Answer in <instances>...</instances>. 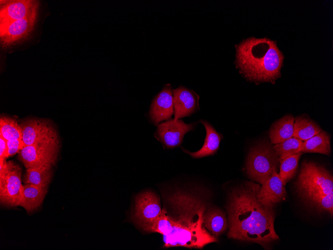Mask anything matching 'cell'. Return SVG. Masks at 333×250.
Listing matches in <instances>:
<instances>
[{"mask_svg": "<svg viewBox=\"0 0 333 250\" xmlns=\"http://www.w3.org/2000/svg\"><path fill=\"white\" fill-rule=\"evenodd\" d=\"M261 188L253 182H246L229 193L226 206L227 237L267 249L279 237L274 228L275 204L260 196Z\"/></svg>", "mask_w": 333, "mask_h": 250, "instance_id": "6da1fadb", "label": "cell"}, {"mask_svg": "<svg viewBox=\"0 0 333 250\" xmlns=\"http://www.w3.org/2000/svg\"><path fill=\"white\" fill-rule=\"evenodd\" d=\"M207 207L205 199L194 192L177 190L168 196L163 208L166 217L162 235L164 247L201 249L217 242L203 226Z\"/></svg>", "mask_w": 333, "mask_h": 250, "instance_id": "7a4b0ae2", "label": "cell"}, {"mask_svg": "<svg viewBox=\"0 0 333 250\" xmlns=\"http://www.w3.org/2000/svg\"><path fill=\"white\" fill-rule=\"evenodd\" d=\"M283 58L276 42L268 38L249 37L236 46V66L252 81L275 80L280 74Z\"/></svg>", "mask_w": 333, "mask_h": 250, "instance_id": "3957f363", "label": "cell"}, {"mask_svg": "<svg viewBox=\"0 0 333 250\" xmlns=\"http://www.w3.org/2000/svg\"><path fill=\"white\" fill-rule=\"evenodd\" d=\"M299 196L308 205L315 199L333 193V178L324 167L305 161L295 183Z\"/></svg>", "mask_w": 333, "mask_h": 250, "instance_id": "277c9868", "label": "cell"}, {"mask_svg": "<svg viewBox=\"0 0 333 250\" xmlns=\"http://www.w3.org/2000/svg\"><path fill=\"white\" fill-rule=\"evenodd\" d=\"M280 160L268 141H264L252 148L246 162V171L249 177L263 185L277 170Z\"/></svg>", "mask_w": 333, "mask_h": 250, "instance_id": "5b68a950", "label": "cell"}, {"mask_svg": "<svg viewBox=\"0 0 333 250\" xmlns=\"http://www.w3.org/2000/svg\"><path fill=\"white\" fill-rule=\"evenodd\" d=\"M22 186L20 168L12 162L0 166V200L2 204L9 207L19 206L22 197Z\"/></svg>", "mask_w": 333, "mask_h": 250, "instance_id": "8992f818", "label": "cell"}, {"mask_svg": "<svg viewBox=\"0 0 333 250\" xmlns=\"http://www.w3.org/2000/svg\"><path fill=\"white\" fill-rule=\"evenodd\" d=\"M59 141H49L25 146L19 152L26 169L42 166L51 167L56 160Z\"/></svg>", "mask_w": 333, "mask_h": 250, "instance_id": "52a82bcc", "label": "cell"}, {"mask_svg": "<svg viewBox=\"0 0 333 250\" xmlns=\"http://www.w3.org/2000/svg\"><path fill=\"white\" fill-rule=\"evenodd\" d=\"M162 212L159 196L151 191H146L136 197L132 220L141 228L155 221Z\"/></svg>", "mask_w": 333, "mask_h": 250, "instance_id": "ba28073f", "label": "cell"}, {"mask_svg": "<svg viewBox=\"0 0 333 250\" xmlns=\"http://www.w3.org/2000/svg\"><path fill=\"white\" fill-rule=\"evenodd\" d=\"M37 15L0 25V42L6 49L23 41L32 33Z\"/></svg>", "mask_w": 333, "mask_h": 250, "instance_id": "9c48e42d", "label": "cell"}, {"mask_svg": "<svg viewBox=\"0 0 333 250\" xmlns=\"http://www.w3.org/2000/svg\"><path fill=\"white\" fill-rule=\"evenodd\" d=\"M39 3L32 0H0V25L37 15Z\"/></svg>", "mask_w": 333, "mask_h": 250, "instance_id": "30bf717a", "label": "cell"}, {"mask_svg": "<svg viewBox=\"0 0 333 250\" xmlns=\"http://www.w3.org/2000/svg\"><path fill=\"white\" fill-rule=\"evenodd\" d=\"M195 124H186L180 119H169L158 125L157 135L165 146L172 148L180 145L184 135L192 130Z\"/></svg>", "mask_w": 333, "mask_h": 250, "instance_id": "8fae6325", "label": "cell"}, {"mask_svg": "<svg viewBox=\"0 0 333 250\" xmlns=\"http://www.w3.org/2000/svg\"><path fill=\"white\" fill-rule=\"evenodd\" d=\"M22 140L25 146L49 141L58 140L54 128L44 120L32 119L21 125Z\"/></svg>", "mask_w": 333, "mask_h": 250, "instance_id": "7c38bea8", "label": "cell"}, {"mask_svg": "<svg viewBox=\"0 0 333 250\" xmlns=\"http://www.w3.org/2000/svg\"><path fill=\"white\" fill-rule=\"evenodd\" d=\"M172 90L170 84L165 85L153 100L149 117L154 124L170 119L174 113Z\"/></svg>", "mask_w": 333, "mask_h": 250, "instance_id": "4fadbf2b", "label": "cell"}, {"mask_svg": "<svg viewBox=\"0 0 333 250\" xmlns=\"http://www.w3.org/2000/svg\"><path fill=\"white\" fill-rule=\"evenodd\" d=\"M174 119L190 116L199 109V96L193 91L180 86L172 90Z\"/></svg>", "mask_w": 333, "mask_h": 250, "instance_id": "5bb4252c", "label": "cell"}, {"mask_svg": "<svg viewBox=\"0 0 333 250\" xmlns=\"http://www.w3.org/2000/svg\"><path fill=\"white\" fill-rule=\"evenodd\" d=\"M203 226L210 234L217 238L228 229V217L220 209L208 206L204 214Z\"/></svg>", "mask_w": 333, "mask_h": 250, "instance_id": "9a60e30c", "label": "cell"}, {"mask_svg": "<svg viewBox=\"0 0 333 250\" xmlns=\"http://www.w3.org/2000/svg\"><path fill=\"white\" fill-rule=\"evenodd\" d=\"M199 122L203 124L206 130V137L202 147L195 152H190L184 149L182 150L194 158H201L214 154L218 150L222 138V135L217 132L207 121L200 120Z\"/></svg>", "mask_w": 333, "mask_h": 250, "instance_id": "2e32d148", "label": "cell"}, {"mask_svg": "<svg viewBox=\"0 0 333 250\" xmlns=\"http://www.w3.org/2000/svg\"><path fill=\"white\" fill-rule=\"evenodd\" d=\"M285 186L277 171H274L270 178L262 186L259 195L273 204H277L286 197Z\"/></svg>", "mask_w": 333, "mask_h": 250, "instance_id": "e0dca14e", "label": "cell"}, {"mask_svg": "<svg viewBox=\"0 0 333 250\" xmlns=\"http://www.w3.org/2000/svg\"><path fill=\"white\" fill-rule=\"evenodd\" d=\"M46 192V188L24 184L19 206L28 213L32 212L41 205Z\"/></svg>", "mask_w": 333, "mask_h": 250, "instance_id": "ac0fdd59", "label": "cell"}, {"mask_svg": "<svg viewBox=\"0 0 333 250\" xmlns=\"http://www.w3.org/2000/svg\"><path fill=\"white\" fill-rule=\"evenodd\" d=\"M294 118L287 115L277 121L270 128L271 143L276 144L293 137Z\"/></svg>", "mask_w": 333, "mask_h": 250, "instance_id": "d6986e66", "label": "cell"}, {"mask_svg": "<svg viewBox=\"0 0 333 250\" xmlns=\"http://www.w3.org/2000/svg\"><path fill=\"white\" fill-rule=\"evenodd\" d=\"M331 137L325 131H322L312 137L303 141V153H318L327 155L331 154Z\"/></svg>", "mask_w": 333, "mask_h": 250, "instance_id": "ffe728a7", "label": "cell"}, {"mask_svg": "<svg viewBox=\"0 0 333 250\" xmlns=\"http://www.w3.org/2000/svg\"><path fill=\"white\" fill-rule=\"evenodd\" d=\"M322 131L315 122L309 118L300 116L294 120L293 137L305 141Z\"/></svg>", "mask_w": 333, "mask_h": 250, "instance_id": "44dd1931", "label": "cell"}, {"mask_svg": "<svg viewBox=\"0 0 333 250\" xmlns=\"http://www.w3.org/2000/svg\"><path fill=\"white\" fill-rule=\"evenodd\" d=\"M51 167L42 166L26 169L24 183L37 187L46 188L51 177Z\"/></svg>", "mask_w": 333, "mask_h": 250, "instance_id": "7402d4cb", "label": "cell"}, {"mask_svg": "<svg viewBox=\"0 0 333 250\" xmlns=\"http://www.w3.org/2000/svg\"><path fill=\"white\" fill-rule=\"evenodd\" d=\"M303 153L300 152L280 160V170L279 175L285 185L296 174L298 162Z\"/></svg>", "mask_w": 333, "mask_h": 250, "instance_id": "603a6c76", "label": "cell"}, {"mask_svg": "<svg viewBox=\"0 0 333 250\" xmlns=\"http://www.w3.org/2000/svg\"><path fill=\"white\" fill-rule=\"evenodd\" d=\"M0 136L7 141L22 139V133L20 125L13 119L1 117L0 119Z\"/></svg>", "mask_w": 333, "mask_h": 250, "instance_id": "cb8c5ba5", "label": "cell"}, {"mask_svg": "<svg viewBox=\"0 0 333 250\" xmlns=\"http://www.w3.org/2000/svg\"><path fill=\"white\" fill-rule=\"evenodd\" d=\"M303 141L292 137L273 146L275 153L281 160L288 156L302 152Z\"/></svg>", "mask_w": 333, "mask_h": 250, "instance_id": "d4e9b609", "label": "cell"}, {"mask_svg": "<svg viewBox=\"0 0 333 250\" xmlns=\"http://www.w3.org/2000/svg\"><path fill=\"white\" fill-rule=\"evenodd\" d=\"M333 193L323 195L314 200L310 206L315 208L318 211L327 212L331 216L333 214Z\"/></svg>", "mask_w": 333, "mask_h": 250, "instance_id": "484cf974", "label": "cell"}, {"mask_svg": "<svg viewBox=\"0 0 333 250\" xmlns=\"http://www.w3.org/2000/svg\"><path fill=\"white\" fill-rule=\"evenodd\" d=\"M7 143L8 147L7 158L19 152L25 146L22 139L7 141Z\"/></svg>", "mask_w": 333, "mask_h": 250, "instance_id": "4316f807", "label": "cell"}, {"mask_svg": "<svg viewBox=\"0 0 333 250\" xmlns=\"http://www.w3.org/2000/svg\"><path fill=\"white\" fill-rule=\"evenodd\" d=\"M7 140L0 136V159H5L7 155Z\"/></svg>", "mask_w": 333, "mask_h": 250, "instance_id": "83f0119b", "label": "cell"}]
</instances>
